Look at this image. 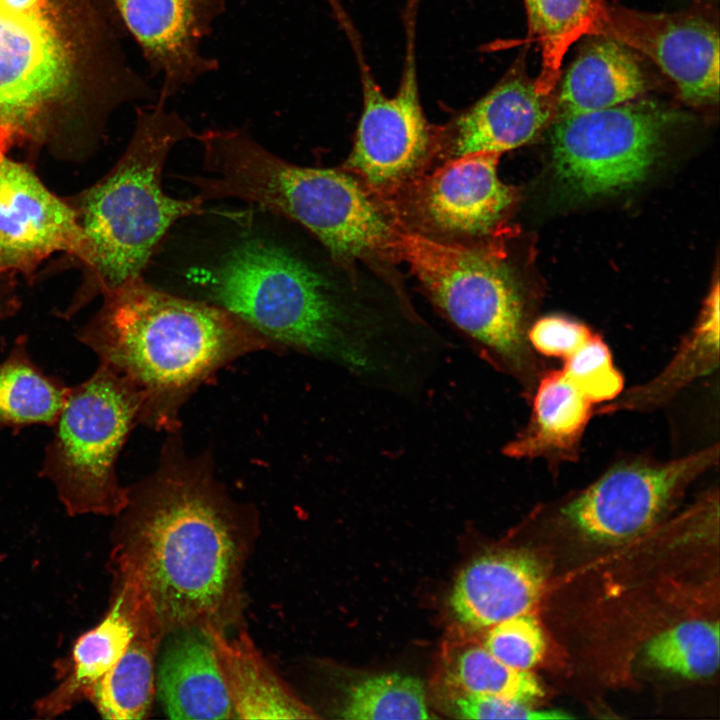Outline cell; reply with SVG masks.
<instances>
[{"label":"cell","instance_id":"cell-1","mask_svg":"<svg viewBox=\"0 0 720 720\" xmlns=\"http://www.w3.org/2000/svg\"><path fill=\"white\" fill-rule=\"evenodd\" d=\"M111 564L164 636L239 624L242 576L255 535L248 510L215 479L207 456L169 439L156 471L129 488Z\"/></svg>","mask_w":720,"mask_h":720},{"label":"cell","instance_id":"cell-2","mask_svg":"<svg viewBox=\"0 0 720 720\" xmlns=\"http://www.w3.org/2000/svg\"><path fill=\"white\" fill-rule=\"evenodd\" d=\"M103 296L76 337L137 388L141 423L154 429L175 432L193 392L233 360L272 345L225 309L162 291L142 277Z\"/></svg>","mask_w":720,"mask_h":720},{"label":"cell","instance_id":"cell-3","mask_svg":"<svg viewBox=\"0 0 720 720\" xmlns=\"http://www.w3.org/2000/svg\"><path fill=\"white\" fill-rule=\"evenodd\" d=\"M197 280L208 302L237 316L272 344L384 382H393L406 368L407 351L358 322L317 271L274 242L245 238Z\"/></svg>","mask_w":720,"mask_h":720},{"label":"cell","instance_id":"cell-4","mask_svg":"<svg viewBox=\"0 0 720 720\" xmlns=\"http://www.w3.org/2000/svg\"><path fill=\"white\" fill-rule=\"evenodd\" d=\"M196 135L177 112L166 109L164 100L138 110L132 139L119 161L73 206L82 232L77 257L88 269V285L67 315L94 295L142 277L170 228L204 212L198 195L178 199L162 187L171 150Z\"/></svg>","mask_w":720,"mask_h":720},{"label":"cell","instance_id":"cell-5","mask_svg":"<svg viewBox=\"0 0 720 720\" xmlns=\"http://www.w3.org/2000/svg\"><path fill=\"white\" fill-rule=\"evenodd\" d=\"M196 139L208 175L185 179L203 202L232 198L256 204L302 225L335 258L388 254L397 229L344 172L288 162L246 129H208Z\"/></svg>","mask_w":720,"mask_h":720},{"label":"cell","instance_id":"cell-6","mask_svg":"<svg viewBox=\"0 0 720 720\" xmlns=\"http://www.w3.org/2000/svg\"><path fill=\"white\" fill-rule=\"evenodd\" d=\"M388 254L405 261L433 301L531 400L545 365L528 340L526 304L497 255L396 230Z\"/></svg>","mask_w":720,"mask_h":720},{"label":"cell","instance_id":"cell-7","mask_svg":"<svg viewBox=\"0 0 720 720\" xmlns=\"http://www.w3.org/2000/svg\"><path fill=\"white\" fill-rule=\"evenodd\" d=\"M58 0H0V147L44 144L77 96L82 46Z\"/></svg>","mask_w":720,"mask_h":720},{"label":"cell","instance_id":"cell-8","mask_svg":"<svg viewBox=\"0 0 720 720\" xmlns=\"http://www.w3.org/2000/svg\"><path fill=\"white\" fill-rule=\"evenodd\" d=\"M142 410L137 388L103 364L69 387L39 473L68 514L118 516L126 507L129 488L121 486L116 462Z\"/></svg>","mask_w":720,"mask_h":720},{"label":"cell","instance_id":"cell-9","mask_svg":"<svg viewBox=\"0 0 720 720\" xmlns=\"http://www.w3.org/2000/svg\"><path fill=\"white\" fill-rule=\"evenodd\" d=\"M358 68L363 109L346 167L379 193H392L422 166L438 139L422 109L417 72L419 0H405L404 60L396 93L387 96L375 80L361 35L339 0H328Z\"/></svg>","mask_w":720,"mask_h":720},{"label":"cell","instance_id":"cell-10","mask_svg":"<svg viewBox=\"0 0 720 720\" xmlns=\"http://www.w3.org/2000/svg\"><path fill=\"white\" fill-rule=\"evenodd\" d=\"M676 120L673 111L634 100L560 116L551 135L556 175L584 197L630 188L647 177Z\"/></svg>","mask_w":720,"mask_h":720},{"label":"cell","instance_id":"cell-11","mask_svg":"<svg viewBox=\"0 0 720 720\" xmlns=\"http://www.w3.org/2000/svg\"><path fill=\"white\" fill-rule=\"evenodd\" d=\"M719 444L669 461L623 459L560 505L561 518L580 534L619 543L649 528L699 476L719 463Z\"/></svg>","mask_w":720,"mask_h":720},{"label":"cell","instance_id":"cell-12","mask_svg":"<svg viewBox=\"0 0 720 720\" xmlns=\"http://www.w3.org/2000/svg\"><path fill=\"white\" fill-rule=\"evenodd\" d=\"M600 35L652 60L687 103L718 102L719 34L705 18L608 5Z\"/></svg>","mask_w":720,"mask_h":720},{"label":"cell","instance_id":"cell-13","mask_svg":"<svg viewBox=\"0 0 720 720\" xmlns=\"http://www.w3.org/2000/svg\"><path fill=\"white\" fill-rule=\"evenodd\" d=\"M81 245L73 206L0 147V274L31 273L57 252L77 257Z\"/></svg>","mask_w":720,"mask_h":720},{"label":"cell","instance_id":"cell-14","mask_svg":"<svg viewBox=\"0 0 720 720\" xmlns=\"http://www.w3.org/2000/svg\"><path fill=\"white\" fill-rule=\"evenodd\" d=\"M111 1L151 72L162 76L159 99L167 101L217 70L218 61L202 53L201 43L223 13V0Z\"/></svg>","mask_w":720,"mask_h":720},{"label":"cell","instance_id":"cell-15","mask_svg":"<svg viewBox=\"0 0 720 720\" xmlns=\"http://www.w3.org/2000/svg\"><path fill=\"white\" fill-rule=\"evenodd\" d=\"M499 157L497 152L468 153L435 170L418 195L425 219L449 233H488L514 199L513 188L498 177Z\"/></svg>","mask_w":720,"mask_h":720},{"label":"cell","instance_id":"cell-16","mask_svg":"<svg viewBox=\"0 0 720 720\" xmlns=\"http://www.w3.org/2000/svg\"><path fill=\"white\" fill-rule=\"evenodd\" d=\"M553 109L551 95L539 94L534 82L513 68L486 94L436 130L449 139L455 156L473 152L501 154L531 141L549 121Z\"/></svg>","mask_w":720,"mask_h":720},{"label":"cell","instance_id":"cell-17","mask_svg":"<svg viewBox=\"0 0 720 720\" xmlns=\"http://www.w3.org/2000/svg\"><path fill=\"white\" fill-rule=\"evenodd\" d=\"M545 583L536 557L520 550L481 555L458 574L449 597L456 620L473 629L528 613Z\"/></svg>","mask_w":720,"mask_h":720},{"label":"cell","instance_id":"cell-18","mask_svg":"<svg viewBox=\"0 0 720 720\" xmlns=\"http://www.w3.org/2000/svg\"><path fill=\"white\" fill-rule=\"evenodd\" d=\"M156 672L166 715L176 720L234 719L212 642L201 628L168 634Z\"/></svg>","mask_w":720,"mask_h":720},{"label":"cell","instance_id":"cell-19","mask_svg":"<svg viewBox=\"0 0 720 720\" xmlns=\"http://www.w3.org/2000/svg\"><path fill=\"white\" fill-rule=\"evenodd\" d=\"M531 400L528 423L504 446L503 453L518 459H543L551 470L576 462L595 405L562 369L545 370Z\"/></svg>","mask_w":720,"mask_h":720},{"label":"cell","instance_id":"cell-20","mask_svg":"<svg viewBox=\"0 0 720 720\" xmlns=\"http://www.w3.org/2000/svg\"><path fill=\"white\" fill-rule=\"evenodd\" d=\"M203 630L212 642L234 719L317 718L273 671L246 632L229 637L216 627Z\"/></svg>","mask_w":720,"mask_h":720},{"label":"cell","instance_id":"cell-21","mask_svg":"<svg viewBox=\"0 0 720 720\" xmlns=\"http://www.w3.org/2000/svg\"><path fill=\"white\" fill-rule=\"evenodd\" d=\"M647 81L630 48L600 35L566 72L557 97L558 117L581 114L635 100Z\"/></svg>","mask_w":720,"mask_h":720},{"label":"cell","instance_id":"cell-22","mask_svg":"<svg viewBox=\"0 0 720 720\" xmlns=\"http://www.w3.org/2000/svg\"><path fill=\"white\" fill-rule=\"evenodd\" d=\"M140 608L117 587L113 603L103 620L76 641L67 677L36 703L39 717L53 718L71 709L88 694L123 655L136 630Z\"/></svg>","mask_w":720,"mask_h":720},{"label":"cell","instance_id":"cell-23","mask_svg":"<svg viewBox=\"0 0 720 720\" xmlns=\"http://www.w3.org/2000/svg\"><path fill=\"white\" fill-rule=\"evenodd\" d=\"M719 283L711 290L701 316L669 363L648 382L622 391L595 409V414L650 412L670 402L719 365Z\"/></svg>","mask_w":720,"mask_h":720},{"label":"cell","instance_id":"cell-24","mask_svg":"<svg viewBox=\"0 0 720 720\" xmlns=\"http://www.w3.org/2000/svg\"><path fill=\"white\" fill-rule=\"evenodd\" d=\"M164 637L149 616L140 615L127 649L88 694L102 718L138 720L147 716L156 694V656Z\"/></svg>","mask_w":720,"mask_h":720},{"label":"cell","instance_id":"cell-25","mask_svg":"<svg viewBox=\"0 0 720 720\" xmlns=\"http://www.w3.org/2000/svg\"><path fill=\"white\" fill-rule=\"evenodd\" d=\"M529 40L536 43L541 65L536 91L551 95L560 79L564 57L586 35H600L606 0H523Z\"/></svg>","mask_w":720,"mask_h":720},{"label":"cell","instance_id":"cell-26","mask_svg":"<svg viewBox=\"0 0 720 720\" xmlns=\"http://www.w3.org/2000/svg\"><path fill=\"white\" fill-rule=\"evenodd\" d=\"M68 391L62 380L34 363L27 337L19 336L0 363V426L14 431L35 424L53 426Z\"/></svg>","mask_w":720,"mask_h":720},{"label":"cell","instance_id":"cell-27","mask_svg":"<svg viewBox=\"0 0 720 720\" xmlns=\"http://www.w3.org/2000/svg\"><path fill=\"white\" fill-rule=\"evenodd\" d=\"M446 681L457 692L528 704L544 695L532 673L504 664L483 645L467 646L451 656L446 663Z\"/></svg>","mask_w":720,"mask_h":720},{"label":"cell","instance_id":"cell-28","mask_svg":"<svg viewBox=\"0 0 720 720\" xmlns=\"http://www.w3.org/2000/svg\"><path fill=\"white\" fill-rule=\"evenodd\" d=\"M645 655L655 667L688 679L714 674L719 667L717 621L682 622L653 637Z\"/></svg>","mask_w":720,"mask_h":720},{"label":"cell","instance_id":"cell-29","mask_svg":"<svg viewBox=\"0 0 720 720\" xmlns=\"http://www.w3.org/2000/svg\"><path fill=\"white\" fill-rule=\"evenodd\" d=\"M340 717L352 720L429 719L423 683L400 673L368 677L354 685Z\"/></svg>","mask_w":720,"mask_h":720},{"label":"cell","instance_id":"cell-30","mask_svg":"<svg viewBox=\"0 0 720 720\" xmlns=\"http://www.w3.org/2000/svg\"><path fill=\"white\" fill-rule=\"evenodd\" d=\"M562 370L594 405L612 401L624 388L623 375L597 334L564 360Z\"/></svg>","mask_w":720,"mask_h":720},{"label":"cell","instance_id":"cell-31","mask_svg":"<svg viewBox=\"0 0 720 720\" xmlns=\"http://www.w3.org/2000/svg\"><path fill=\"white\" fill-rule=\"evenodd\" d=\"M489 628L483 646L504 664L529 670L543 657L545 638L532 615H517Z\"/></svg>","mask_w":720,"mask_h":720},{"label":"cell","instance_id":"cell-32","mask_svg":"<svg viewBox=\"0 0 720 720\" xmlns=\"http://www.w3.org/2000/svg\"><path fill=\"white\" fill-rule=\"evenodd\" d=\"M450 712L460 719H570L561 710H539L528 703L493 696L457 692L450 702Z\"/></svg>","mask_w":720,"mask_h":720},{"label":"cell","instance_id":"cell-33","mask_svg":"<svg viewBox=\"0 0 720 720\" xmlns=\"http://www.w3.org/2000/svg\"><path fill=\"white\" fill-rule=\"evenodd\" d=\"M594 335L589 327L580 322L550 315L531 325L528 340L538 355L561 358L564 361Z\"/></svg>","mask_w":720,"mask_h":720},{"label":"cell","instance_id":"cell-34","mask_svg":"<svg viewBox=\"0 0 720 720\" xmlns=\"http://www.w3.org/2000/svg\"><path fill=\"white\" fill-rule=\"evenodd\" d=\"M9 274H0V321L18 310L20 305L15 288L8 279Z\"/></svg>","mask_w":720,"mask_h":720}]
</instances>
